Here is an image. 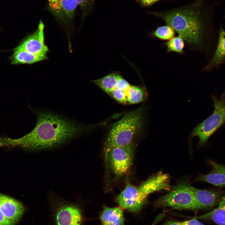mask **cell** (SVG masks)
<instances>
[{
  "label": "cell",
  "instance_id": "obj_19",
  "mask_svg": "<svg viewBox=\"0 0 225 225\" xmlns=\"http://www.w3.org/2000/svg\"><path fill=\"white\" fill-rule=\"evenodd\" d=\"M128 103L135 104L145 101L147 98V92L145 88L141 86L131 85L126 91Z\"/></svg>",
  "mask_w": 225,
  "mask_h": 225
},
{
  "label": "cell",
  "instance_id": "obj_23",
  "mask_svg": "<svg viewBox=\"0 0 225 225\" xmlns=\"http://www.w3.org/2000/svg\"><path fill=\"white\" fill-rule=\"evenodd\" d=\"M126 91L116 88L108 95L118 102L126 104L128 101Z\"/></svg>",
  "mask_w": 225,
  "mask_h": 225
},
{
  "label": "cell",
  "instance_id": "obj_1",
  "mask_svg": "<svg viewBox=\"0 0 225 225\" xmlns=\"http://www.w3.org/2000/svg\"><path fill=\"white\" fill-rule=\"evenodd\" d=\"M35 112V127L16 145L32 150L50 148L67 142L84 130L72 120L54 113L42 110Z\"/></svg>",
  "mask_w": 225,
  "mask_h": 225
},
{
  "label": "cell",
  "instance_id": "obj_26",
  "mask_svg": "<svg viewBox=\"0 0 225 225\" xmlns=\"http://www.w3.org/2000/svg\"><path fill=\"white\" fill-rule=\"evenodd\" d=\"M0 225H14L0 211Z\"/></svg>",
  "mask_w": 225,
  "mask_h": 225
},
{
  "label": "cell",
  "instance_id": "obj_17",
  "mask_svg": "<svg viewBox=\"0 0 225 225\" xmlns=\"http://www.w3.org/2000/svg\"><path fill=\"white\" fill-rule=\"evenodd\" d=\"M122 76L120 72L113 71L105 76L92 82L108 94L116 88L118 80Z\"/></svg>",
  "mask_w": 225,
  "mask_h": 225
},
{
  "label": "cell",
  "instance_id": "obj_29",
  "mask_svg": "<svg viewBox=\"0 0 225 225\" xmlns=\"http://www.w3.org/2000/svg\"><path fill=\"white\" fill-rule=\"evenodd\" d=\"M136 0L137 1V2H138L139 0Z\"/></svg>",
  "mask_w": 225,
  "mask_h": 225
},
{
  "label": "cell",
  "instance_id": "obj_10",
  "mask_svg": "<svg viewBox=\"0 0 225 225\" xmlns=\"http://www.w3.org/2000/svg\"><path fill=\"white\" fill-rule=\"evenodd\" d=\"M44 25L41 20L34 32L26 38L18 47L38 55L47 56L48 52L44 41Z\"/></svg>",
  "mask_w": 225,
  "mask_h": 225
},
{
  "label": "cell",
  "instance_id": "obj_6",
  "mask_svg": "<svg viewBox=\"0 0 225 225\" xmlns=\"http://www.w3.org/2000/svg\"><path fill=\"white\" fill-rule=\"evenodd\" d=\"M214 109L207 118L196 126L191 133L192 137L197 136L199 146L204 144L209 137L225 123V94L220 99L213 98Z\"/></svg>",
  "mask_w": 225,
  "mask_h": 225
},
{
  "label": "cell",
  "instance_id": "obj_3",
  "mask_svg": "<svg viewBox=\"0 0 225 225\" xmlns=\"http://www.w3.org/2000/svg\"><path fill=\"white\" fill-rule=\"evenodd\" d=\"M145 108L142 106L127 112L111 125L104 144L105 152L113 147L133 144L142 129Z\"/></svg>",
  "mask_w": 225,
  "mask_h": 225
},
{
  "label": "cell",
  "instance_id": "obj_12",
  "mask_svg": "<svg viewBox=\"0 0 225 225\" xmlns=\"http://www.w3.org/2000/svg\"><path fill=\"white\" fill-rule=\"evenodd\" d=\"M192 188L200 210L212 208L223 195L222 192L200 189L192 186Z\"/></svg>",
  "mask_w": 225,
  "mask_h": 225
},
{
  "label": "cell",
  "instance_id": "obj_28",
  "mask_svg": "<svg viewBox=\"0 0 225 225\" xmlns=\"http://www.w3.org/2000/svg\"><path fill=\"white\" fill-rule=\"evenodd\" d=\"M163 225H180V222L170 220L165 223Z\"/></svg>",
  "mask_w": 225,
  "mask_h": 225
},
{
  "label": "cell",
  "instance_id": "obj_27",
  "mask_svg": "<svg viewBox=\"0 0 225 225\" xmlns=\"http://www.w3.org/2000/svg\"><path fill=\"white\" fill-rule=\"evenodd\" d=\"M162 0H140L141 5L144 7L150 6L157 2Z\"/></svg>",
  "mask_w": 225,
  "mask_h": 225
},
{
  "label": "cell",
  "instance_id": "obj_16",
  "mask_svg": "<svg viewBox=\"0 0 225 225\" xmlns=\"http://www.w3.org/2000/svg\"><path fill=\"white\" fill-rule=\"evenodd\" d=\"M225 59V30L221 27L217 48L212 58L204 68L208 71L219 66Z\"/></svg>",
  "mask_w": 225,
  "mask_h": 225
},
{
  "label": "cell",
  "instance_id": "obj_5",
  "mask_svg": "<svg viewBox=\"0 0 225 225\" xmlns=\"http://www.w3.org/2000/svg\"><path fill=\"white\" fill-rule=\"evenodd\" d=\"M157 191L156 185L148 181H145L138 187L128 183L117 197L116 201L122 208L138 212L146 202L148 196Z\"/></svg>",
  "mask_w": 225,
  "mask_h": 225
},
{
  "label": "cell",
  "instance_id": "obj_8",
  "mask_svg": "<svg viewBox=\"0 0 225 225\" xmlns=\"http://www.w3.org/2000/svg\"><path fill=\"white\" fill-rule=\"evenodd\" d=\"M46 9L58 23L65 26L72 25L78 4L76 0H47Z\"/></svg>",
  "mask_w": 225,
  "mask_h": 225
},
{
  "label": "cell",
  "instance_id": "obj_18",
  "mask_svg": "<svg viewBox=\"0 0 225 225\" xmlns=\"http://www.w3.org/2000/svg\"><path fill=\"white\" fill-rule=\"evenodd\" d=\"M195 218L199 219L210 220L219 225H225V196L222 197L217 208Z\"/></svg>",
  "mask_w": 225,
  "mask_h": 225
},
{
  "label": "cell",
  "instance_id": "obj_11",
  "mask_svg": "<svg viewBox=\"0 0 225 225\" xmlns=\"http://www.w3.org/2000/svg\"><path fill=\"white\" fill-rule=\"evenodd\" d=\"M0 211L7 218L15 224L22 217L25 208L18 201L0 193Z\"/></svg>",
  "mask_w": 225,
  "mask_h": 225
},
{
  "label": "cell",
  "instance_id": "obj_7",
  "mask_svg": "<svg viewBox=\"0 0 225 225\" xmlns=\"http://www.w3.org/2000/svg\"><path fill=\"white\" fill-rule=\"evenodd\" d=\"M133 144L113 147L105 152L110 168L117 177H122L129 172L132 164Z\"/></svg>",
  "mask_w": 225,
  "mask_h": 225
},
{
  "label": "cell",
  "instance_id": "obj_13",
  "mask_svg": "<svg viewBox=\"0 0 225 225\" xmlns=\"http://www.w3.org/2000/svg\"><path fill=\"white\" fill-rule=\"evenodd\" d=\"M212 169L208 174L200 176L198 181L206 182L220 187H225V166L212 162Z\"/></svg>",
  "mask_w": 225,
  "mask_h": 225
},
{
  "label": "cell",
  "instance_id": "obj_22",
  "mask_svg": "<svg viewBox=\"0 0 225 225\" xmlns=\"http://www.w3.org/2000/svg\"><path fill=\"white\" fill-rule=\"evenodd\" d=\"M81 10V20L91 12L94 7L95 0H76Z\"/></svg>",
  "mask_w": 225,
  "mask_h": 225
},
{
  "label": "cell",
  "instance_id": "obj_4",
  "mask_svg": "<svg viewBox=\"0 0 225 225\" xmlns=\"http://www.w3.org/2000/svg\"><path fill=\"white\" fill-rule=\"evenodd\" d=\"M156 205L179 210L197 212L200 210L196 201L192 186L185 183L178 184L171 188L167 194L159 198Z\"/></svg>",
  "mask_w": 225,
  "mask_h": 225
},
{
  "label": "cell",
  "instance_id": "obj_25",
  "mask_svg": "<svg viewBox=\"0 0 225 225\" xmlns=\"http://www.w3.org/2000/svg\"><path fill=\"white\" fill-rule=\"evenodd\" d=\"M180 225H204L196 218L182 222H180Z\"/></svg>",
  "mask_w": 225,
  "mask_h": 225
},
{
  "label": "cell",
  "instance_id": "obj_24",
  "mask_svg": "<svg viewBox=\"0 0 225 225\" xmlns=\"http://www.w3.org/2000/svg\"><path fill=\"white\" fill-rule=\"evenodd\" d=\"M131 85L122 76L118 80L116 88L127 91Z\"/></svg>",
  "mask_w": 225,
  "mask_h": 225
},
{
  "label": "cell",
  "instance_id": "obj_14",
  "mask_svg": "<svg viewBox=\"0 0 225 225\" xmlns=\"http://www.w3.org/2000/svg\"><path fill=\"white\" fill-rule=\"evenodd\" d=\"M100 219L102 225H124L123 212L119 208L104 206Z\"/></svg>",
  "mask_w": 225,
  "mask_h": 225
},
{
  "label": "cell",
  "instance_id": "obj_2",
  "mask_svg": "<svg viewBox=\"0 0 225 225\" xmlns=\"http://www.w3.org/2000/svg\"><path fill=\"white\" fill-rule=\"evenodd\" d=\"M198 1L170 10L148 13L163 20L185 41L189 48L200 50L205 32V14Z\"/></svg>",
  "mask_w": 225,
  "mask_h": 225
},
{
  "label": "cell",
  "instance_id": "obj_9",
  "mask_svg": "<svg viewBox=\"0 0 225 225\" xmlns=\"http://www.w3.org/2000/svg\"><path fill=\"white\" fill-rule=\"evenodd\" d=\"M54 225H82V216L80 208L72 203L61 202L53 213Z\"/></svg>",
  "mask_w": 225,
  "mask_h": 225
},
{
  "label": "cell",
  "instance_id": "obj_15",
  "mask_svg": "<svg viewBox=\"0 0 225 225\" xmlns=\"http://www.w3.org/2000/svg\"><path fill=\"white\" fill-rule=\"evenodd\" d=\"M48 59L47 56L35 54L17 47L15 48L12 56L11 64H32Z\"/></svg>",
  "mask_w": 225,
  "mask_h": 225
},
{
  "label": "cell",
  "instance_id": "obj_20",
  "mask_svg": "<svg viewBox=\"0 0 225 225\" xmlns=\"http://www.w3.org/2000/svg\"><path fill=\"white\" fill-rule=\"evenodd\" d=\"M167 52H174L182 54L184 46V41L179 36L175 37L165 43Z\"/></svg>",
  "mask_w": 225,
  "mask_h": 225
},
{
  "label": "cell",
  "instance_id": "obj_21",
  "mask_svg": "<svg viewBox=\"0 0 225 225\" xmlns=\"http://www.w3.org/2000/svg\"><path fill=\"white\" fill-rule=\"evenodd\" d=\"M175 32L172 28L167 25L157 28L152 33V35L162 40H168L174 37Z\"/></svg>",
  "mask_w": 225,
  "mask_h": 225
}]
</instances>
